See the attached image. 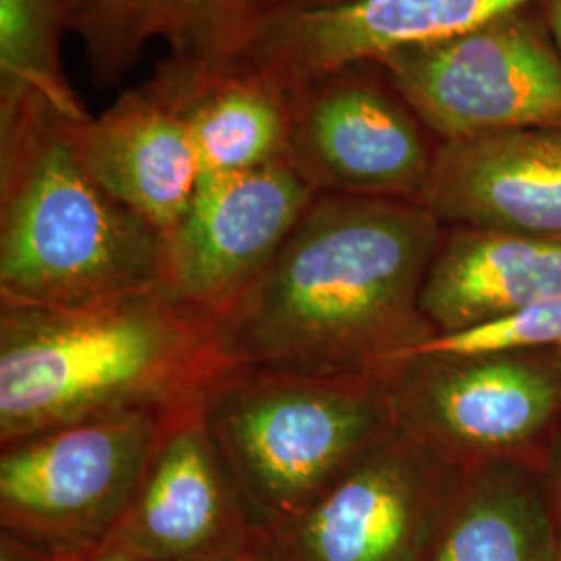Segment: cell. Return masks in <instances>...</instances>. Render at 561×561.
Wrapping results in <instances>:
<instances>
[{"label": "cell", "instance_id": "3", "mask_svg": "<svg viewBox=\"0 0 561 561\" xmlns=\"http://www.w3.org/2000/svg\"><path fill=\"white\" fill-rule=\"evenodd\" d=\"M59 113L0 115V301L69 308L162 289L167 241L102 190Z\"/></svg>", "mask_w": 561, "mask_h": 561}, {"label": "cell", "instance_id": "24", "mask_svg": "<svg viewBox=\"0 0 561 561\" xmlns=\"http://www.w3.org/2000/svg\"><path fill=\"white\" fill-rule=\"evenodd\" d=\"M545 30L561 57V0H537Z\"/></svg>", "mask_w": 561, "mask_h": 561}, {"label": "cell", "instance_id": "5", "mask_svg": "<svg viewBox=\"0 0 561 561\" xmlns=\"http://www.w3.org/2000/svg\"><path fill=\"white\" fill-rule=\"evenodd\" d=\"M175 419L119 414L0 445V530L60 560L101 551Z\"/></svg>", "mask_w": 561, "mask_h": 561}, {"label": "cell", "instance_id": "18", "mask_svg": "<svg viewBox=\"0 0 561 561\" xmlns=\"http://www.w3.org/2000/svg\"><path fill=\"white\" fill-rule=\"evenodd\" d=\"M431 561H561L539 466L470 468Z\"/></svg>", "mask_w": 561, "mask_h": 561}, {"label": "cell", "instance_id": "17", "mask_svg": "<svg viewBox=\"0 0 561 561\" xmlns=\"http://www.w3.org/2000/svg\"><path fill=\"white\" fill-rule=\"evenodd\" d=\"M256 0H94L73 25L99 83H113L152 41L171 59L225 65L240 55Z\"/></svg>", "mask_w": 561, "mask_h": 561}, {"label": "cell", "instance_id": "27", "mask_svg": "<svg viewBox=\"0 0 561 561\" xmlns=\"http://www.w3.org/2000/svg\"><path fill=\"white\" fill-rule=\"evenodd\" d=\"M558 347H560V352H561V345H558Z\"/></svg>", "mask_w": 561, "mask_h": 561}, {"label": "cell", "instance_id": "11", "mask_svg": "<svg viewBox=\"0 0 561 561\" xmlns=\"http://www.w3.org/2000/svg\"><path fill=\"white\" fill-rule=\"evenodd\" d=\"M535 0H256L236 62L283 88L461 34Z\"/></svg>", "mask_w": 561, "mask_h": 561}, {"label": "cell", "instance_id": "8", "mask_svg": "<svg viewBox=\"0 0 561 561\" xmlns=\"http://www.w3.org/2000/svg\"><path fill=\"white\" fill-rule=\"evenodd\" d=\"M439 148L377 60L289 88L285 159L317 194L421 202Z\"/></svg>", "mask_w": 561, "mask_h": 561}, {"label": "cell", "instance_id": "14", "mask_svg": "<svg viewBox=\"0 0 561 561\" xmlns=\"http://www.w3.org/2000/svg\"><path fill=\"white\" fill-rule=\"evenodd\" d=\"M419 204L443 227L561 238V129L443 141Z\"/></svg>", "mask_w": 561, "mask_h": 561}, {"label": "cell", "instance_id": "16", "mask_svg": "<svg viewBox=\"0 0 561 561\" xmlns=\"http://www.w3.org/2000/svg\"><path fill=\"white\" fill-rule=\"evenodd\" d=\"M167 81L192 131L202 178L256 171L287 161L289 90L241 65L162 60Z\"/></svg>", "mask_w": 561, "mask_h": 561}, {"label": "cell", "instance_id": "7", "mask_svg": "<svg viewBox=\"0 0 561 561\" xmlns=\"http://www.w3.org/2000/svg\"><path fill=\"white\" fill-rule=\"evenodd\" d=\"M377 62L442 144L510 129H561V57L537 0Z\"/></svg>", "mask_w": 561, "mask_h": 561}, {"label": "cell", "instance_id": "4", "mask_svg": "<svg viewBox=\"0 0 561 561\" xmlns=\"http://www.w3.org/2000/svg\"><path fill=\"white\" fill-rule=\"evenodd\" d=\"M202 419L261 533L294 520L398 428L381 373L229 366Z\"/></svg>", "mask_w": 561, "mask_h": 561}, {"label": "cell", "instance_id": "12", "mask_svg": "<svg viewBox=\"0 0 561 561\" xmlns=\"http://www.w3.org/2000/svg\"><path fill=\"white\" fill-rule=\"evenodd\" d=\"M256 533L201 408L167 424L108 545L157 561H219Z\"/></svg>", "mask_w": 561, "mask_h": 561}, {"label": "cell", "instance_id": "6", "mask_svg": "<svg viewBox=\"0 0 561 561\" xmlns=\"http://www.w3.org/2000/svg\"><path fill=\"white\" fill-rule=\"evenodd\" d=\"M381 375L398 428L463 468L539 463L561 426L560 347L410 354Z\"/></svg>", "mask_w": 561, "mask_h": 561}, {"label": "cell", "instance_id": "10", "mask_svg": "<svg viewBox=\"0 0 561 561\" xmlns=\"http://www.w3.org/2000/svg\"><path fill=\"white\" fill-rule=\"evenodd\" d=\"M317 192L287 161L202 178L167 236L162 291L206 321H221L275 259Z\"/></svg>", "mask_w": 561, "mask_h": 561}, {"label": "cell", "instance_id": "2", "mask_svg": "<svg viewBox=\"0 0 561 561\" xmlns=\"http://www.w3.org/2000/svg\"><path fill=\"white\" fill-rule=\"evenodd\" d=\"M231 364L162 289L69 308L0 301V445L119 414L201 410Z\"/></svg>", "mask_w": 561, "mask_h": 561}, {"label": "cell", "instance_id": "21", "mask_svg": "<svg viewBox=\"0 0 561 561\" xmlns=\"http://www.w3.org/2000/svg\"><path fill=\"white\" fill-rule=\"evenodd\" d=\"M537 466L561 560V426L553 433L551 442L547 443Z\"/></svg>", "mask_w": 561, "mask_h": 561}, {"label": "cell", "instance_id": "1", "mask_svg": "<svg viewBox=\"0 0 561 561\" xmlns=\"http://www.w3.org/2000/svg\"><path fill=\"white\" fill-rule=\"evenodd\" d=\"M445 227L419 202L317 194L217 322L231 366L377 375L437 335L421 294Z\"/></svg>", "mask_w": 561, "mask_h": 561}, {"label": "cell", "instance_id": "19", "mask_svg": "<svg viewBox=\"0 0 561 561\" xmlns=\"http://www.w3.org/2000/svg\"><path fill=\"white\" fill-rule=\"evenodd\" d=\"M65 30L71 21L59 0H0V115L25 104L67 121L90 115L62 71Z\"/></svg>", "mask_w": 561, "mask_h": 561}, {"label": "cell", "instance_id": "9", "mask_svg": "<svg viewBox=\"0 0 561 561\" xmlns=\"http://www.w3.org/2000/svg\"><path fill=\"white\" fill-rule=\"evenodd\" d=\"M468 470L396 428L308 510L262 535L280 561H431Z\"/></svg>", "mask_w": 561, "mask_h": 561}, {"label": "cell", "instance_id": "13", "mask_svg": "<svg viewBox=\"0 0 561 561\" xmlns=\"http://www.w3.org/2000/svg\"><path fill=\"white\" fill-rule=\"evenodd\" d=\"M65 131L102 190L164 238L175 231L201 187V159L180 104L157 71L101 115L65 121Z\"/></svg>", "mask_w": 561, "mask_h": 561}, {"label": "cell", "instance_id": "15", "mask_svg": "<svg viewBox=\"0 0 561 561\" xmlns=\"http://www.w3.org/2000/svg\"><path fill=\"white\" fill-rule=\"evenodd\" d=\"M561 300V238L445 227L421 294L437 335L505 321Z\"/></svg>", "mask_w": 561, "mask_h": 561}, {"label": "cell", "instance_id": "23", "mask_svg": "<svg viewBox=\"0 0 561 561\" xmlns=\"http://www.w3.org/2000/svg\"><path fill=\"white\" fill-rule=\"evenodd\" d=\"M219 561H280L277 553L271 549V545L266 541V537L262 535L261 530L250 539L238 547L236 551L227 553L225 558Z\"/></svg>", "mask_w": 561, "mask_h": 561}, {"label": "cell", "instance_id": "20", "mask_svg": "<svg viewBox=\"0 0 561 561\" xmlns=\"http://www.w3.org/2000/svg\"><path fill=\"white\" fill-rule=\"evenodd\" d=\"M561 345V300L537 306L518 317L468 329L449 335H435L412 354H470L500 347H558ZM410 356V354H408Z\"/></svg>", "mask_w": 561, "mask_h": 561}, {"label": "cell", "instance_id": "26", "mask_svg": "<svg viewBox=\"0 0 561 561\" xmlns=\"http://www.w3.org/2000/svg\"><path fill=\"white\" fill-rule=\"evenodd\" d=\"M59 2L62 4V9L67 11L69 21H71V30H73V25H76L81 15L90 9V4H92L94 0H59Z\"/></svg>", "mask_w": 561, "mask_h": 561}, {"label": "cell", "instance_id": "22", "mask_svg": "<svg viewBox=\"0 0 561 561\" xmlns=\"http://www.w3.org/2000/svg\"><path fill=\"white\" fill-rule=\"evenodd\" d=\"M0 561H67L44 553L41 549L11 537L9 533L0 530Z\"/></svg>", "mask_w": 561, "mask_h": 561}, {"label": "cell", "instance_id": "25", "mask_svg": "<svg viewBox=\"0 0 561 561\" xmlns=\"http://www.w3.org/2000/svg\"><path fill=\"white\" fill-rule=\"evenodd\" d=\"M81 561H157L150 560V558H144V556H138V553H134V551H127V549H121V547H115V545H106V547H102L101 551H96V553H92L90 558H85V560Z\"/></svg>", "mask_w": 561, "mask_h": 561}]
</instances>
